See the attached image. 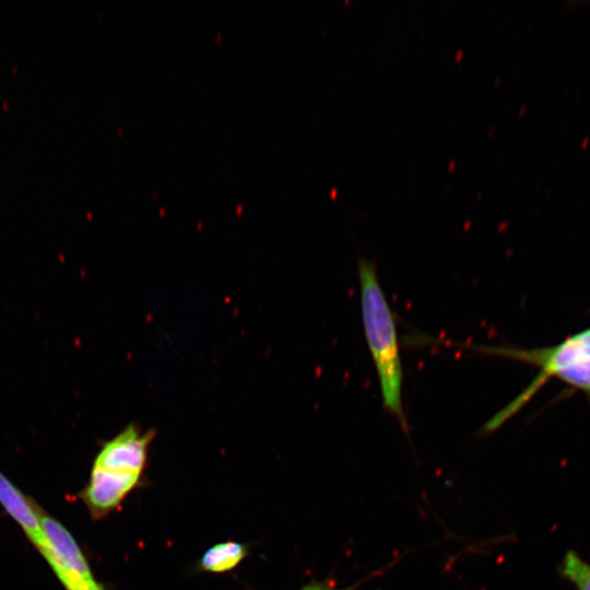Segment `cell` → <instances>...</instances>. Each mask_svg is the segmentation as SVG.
I'll list each match as a JSON object with an SVG mask.
<instances>
[{
  "label": "cell",
  "mask_w": 590,
  "mask_h": 590,
  "mask_svg": "<svg viewBox=\"0 0 590 590\" xmlns=\"http://www.w3.org/2000/svg\"><path fill=\"white\" fill-rule=\"evenodd\" d=\"M358 276L363 326L378 374L382 403L408 435L410 427L402 405L403 370L393 314L379 284L375 263L359 258Z\"/></svg>",
  "instance_id": "cell-1"
},
{
  "label": "cell",
  "mask_w": 590,
  "mask_h": 590,
  "mask_svg": "<svg viewBox=\"0 0 590 590\" xmlns=\"http://www.w3.org/2000/svg\"><path fill=\"white\" fill-rule=\"evenodd\" d=\"M471 349L522 361L541 369L538 377L518 398L484 424L482 428L484 434L495 432L515 415L548 378L556 377L574 388L590 393V328L548 347L522 350L472 345Z\"/></svg>",
  "instance_id": "cell-2"
},
{
  "label": "cell",
  "mask_w": 590,
  "mask_h": 590,
  "mask_svg": "<svg viewBox=\"0 0 590 590\" xmlns=\"http://www.w3.org/2000/svg\"><path fill=\"white\" fill-rule=\"evenodd\" d=\"M42 541L36 548L66 590H85L95 583L88 562L72 533L44 509Z\"/></svg>",
  "instance_id": "cell-3"
},
{
  "label": "cell",
  "mask_w": 590,
  "mask_h": 590,
  "mask_svg": "<svg viewBox=\"0 0 590 590\" xmlns=\"http://www.w3.org/2000/svg\"><path fill=\"white\" fill-rule=\"evenodd\" d=\"M142 482L143 475L119 473L92 465L88 481L78 496L92 518L99 520L119 508Z\"/></svg>",
  "instance_id": "cell-4"
},
{
  "label": "cell",
  "mask_w": 590,
  "mask_h": 590,
  "mask_svg": "<svg viewBox=\"0 0 590 590\" xmlns=\"http://www.w3.org/2000/svg\"><path fill=\"white\" fill-rule=\"evenodd\" d=\"M153 437V432L142 433L131 424L102 446L93 465L119 473L143 475Z\"/></svg>",
  "instance_id": "cell-5"
},
{
  "label": "cell",
  "mask_w": 590,
  "mask_h": 590,
  "mask_svg": "<svg viewBox=\"0 0 590 590\" xmlns=\"http://www.w3.org/2000/svg\"><path fill=\"white\" fill-rule=\"evenodd\" d=\"M0 506L17 523L28 541L38 547L42 541L40 512L43 508L24 494L0 471Z\"/></svg>",
  "instance_id": "cell-6"
},
{
  "label": "cell",
  "mask_w": 590,
  "mask_h": 590,
  "mask_svg": "<svg viewBox=\"0 0 590 590\" xmlns=\"http://www.w3.org/2000/svg\"><path fill=\"white\" fill-rule=\"evenodd\" d=\"M248 554L249 547L245 543L232 540L220 542L202 554L196 569L200 573H228L238 567Z\"/></svg>",
  "instance_id": "cell-7"
},
{
  "label": "cell",
  "mask_w": 590,
  "mask_h": 590,
  "mask_svg": "<svg viewBox=\"0 0 590 590\" xmlns=\"http://www.w3.org/2000/svg\"><path fill=\"white\" fill-rule=\"evenodd\" d=\"M559 574L577 590H590V564L577 552L567 551L560 565Z\"/></svg>",
  "instance_id": "cell-8"
},
{
  "label": "cell",
  "mask_w": 590,
  "mask_h": 590,
  "mask_svg": "<svg viewBox=\"0 0 590 590\" xmlns=\"http://www.w3.org/2000/svg\"><path fill=\"white\" fill-rule=\"evenodd\" d=\"M396 563H397V559L389 563L386 567H381L371 571L369 575L365 576L363 579L347 587L338 588L335 582L331 579H327V580L311 579L309 582L305 583L299 590H358L362 586H364L369 580L376 577L382 576L386 573V570L394 566Z\"/></svg>",
  "instance_id": "cell-9"
},
{
  "label": "cell",
  "mask_w": 590,
  "mask_h": 590,
  "mask_svg": "<svg viewBox=\"0 0 590 590\" xmlns=\"http://www.w3.org/2000/svg\"><path fill=\"white\" fill-rule=\"evenodd\" d=\"M85 590H106L105 587L99 583L98 581H96L95 583H93L92 586L87 587Z\"/></svg>",
  "instance_id": "cell-10"
}]
</instances>
